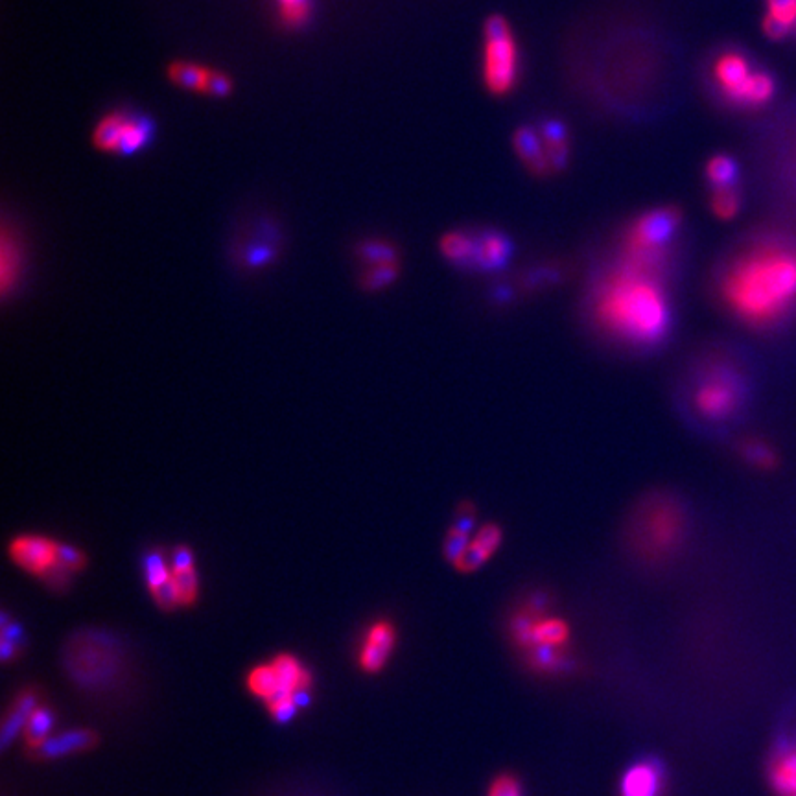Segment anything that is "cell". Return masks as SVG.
<instances>
[{"label":"cell","instance_id":"6da1fadb","mask_svg":"<svg viewBox=\"0 0 796 796\" xmlns=\"http://www.w3.org/2000/svg\"><path fill=\"white\" fill-rule=\"evenodd\" d=\"M590 310L610 338L640 349L666 340L673 321L664 275L621 258L594 284Z\"/></svg>","mask_w":796,"mask_h":796},{"label":"cell","instance_id":"7a4b0ae2","mask_svg":"<svg viewBox=\"0 0 796 796\" xmlns=\"http://www.w3.org/2000/svg\"><path fill=\"white\" fill-rule=\"evenodd\" d=\"M728 312L749 327H771L796 306V249L760 244L734 258L719 281Z\"/></svg>","mask_w":796,"mask_h":796},{"label":"cell","instance_id":"3957f363","mask_svg":"<svg viewBox=\"0 0 796 796\" xmlns=\"http://www.w3.org/2000/svg\"><path fill=\"white\" fill-rule=\"evenodd\" d=\"M634 548L649 559L677 551L686 535V511L677 498L658 494L640 505L634 516Z\"/></svg>","mask_w":796,"mask_h":796},{"label":"cell","instance_id":"277c9868","mask_svg":"<svg viewBox=\"0 0 796 796\" xmlns=\"http://www.w3.org/2000/svg\"><path fill=\"white\" fill-rule=\"evenodd\" d=\"M481 76L489 93H511L520 76V50L511 24L504 15H491L483 30Z\"/></svg>","mask_w":796,"mask_h":796},{"label":"cell","instance_id":"5b68a950","mask_svg":"<svg viewBox=\"0 0 796 796\" xmlns=\"http://www.w3.org/2000/svg\"><path fill=\"white\" fill-rule=\"evenodd\" d=\"M765 771L774 796H796V695L778 719Z\"/></svg>","mask_w":796,"mask_h":796},{"label":"cell","instance_id":"8992f818","mask_svg":"<svg viewBox=\"0 0 796 796\" xmlns=\"http://www.w3.org/2000/svg\"><path fill=\"white\" fill-rule=\"evenodd\" d=\"M152 137L148 118L129 113H109L100 118L93 129V144L96 150L113 155H131L142 150Z\"/></svg>","mask_w":796,"mask_h":796},{"label":"cell","instance_id":"52a82bcc","mask_svg":"<svg viewBox=\"0 0 796 796\" xmlns=\"http://www.w3.org/2000/svg\"><path fill=\"white\" fill-rule=\"evenodd\" d=\"M693 410L706 421L730 419L741 404V384L728 369H714L693 391Z\"/></svg>","mask_w":796,"mask_h":796},{"label":"cell","instance_id":"ba28073f","mask_svg":"<svg viewBox=\"0 0 796 796\" xmlns=\"http://www.w3.org/2000/svg\"><path fill=\"white\" fill-rule=\"evenodd\" d=\"M168 78L181 89L207 94V96L222 98L233 91V82L229 80L227 74L214 71L211 67H205L199 63L181 61V59L168 65Z\"/></svg>","mask_w":796,"mask_h":796},{"label":"cell","instance_id":"9c48e42d","mask_svg":"<svg viewBox=\"0 0 796 796\" xmlns=\"http://www.w3.org/2000/svg\"><path fill=\"white\" fill-rule=\"evenodd\" d=\"M58 546L48 537L21 535L10 542V557L24 572L45 577L58 564Z\"/></svg>","mask_w":796,"mask_h":796},{"label":"cell","instance_id":"30bf717a","mask_svg":"<svg viewBox=\"0 0 796 796\" xmlns=\"http://www.w3.org/2000/svg\"><path fill=\"white\" fill-rule=\"evenodd\" d=\"M515 255V244L511 236L496 227H485L476 231V255L474 268L478 273H498L504 270Z\"/></svg>","mask_w":796,"mask_h":796},{"label":"cell","instance_id":"8fae6325","mask_svg":"<svg viewBox=\"0 0 796 796\" xmlns=\"http://www.w3.org/2000/svg\"><path fill=\"white\" fill-rule=\"evenodd\" d=\"M712 72H714L715 83L726 100L736 106H741L743 94L747 91V85L754 74L749 59L739 52L730 50L715 59Z\"/></svg>","mask_w":796,"mask_h":796},{"label":"cell","instance_id":"7c38bea8","mask_svg":"<svg viewBox=\"0 0 796 796\" xmlns=\"http://www.w3.org/2000/svg\"><path fill=\"white\" fill-rule=\"evenodd\" d=\"M666 785V767L656 758L631 765L621 778V796H660Z\"/></svg>","mask_w":796,"mask_h":796},{"label":"cell","instance_id":"4fadbf2b","mask_svg":"<svg viewBox=\"0 0 796 796\" xmlns=\"http://www.w3.org/2000/svg\"><path fill=\"white\" fill-rule=\"evenodd\" d=\"M397 644V631L389 621H376L365 634L360 666L365 673H378L387 664V658L393 653Z\"/></svg>","mask_w":796,"mask_h":796},{"label":"cell","instance_id":"5bb4252c","mask_svg":"<svg viewBox=\"0 0 796 796\" xmlns=\"http://www.w3.org/2000/svg\"><path fill=\"white\" fill-rule=\"evenodd\" d=\"M502 540H504V531L498 524L489 522V524L481 526L470 540L465 555L461 557V561L457 562V572L472 574V572L480 570L481 566L489 561L502 546Z\"/></svg>","mask_w":796,"mask_h":796},{"label":"cell","instance_id":"9a60e30c","mask_svg":"<svg viewBox=\"0 0 796 796\" xmlns=\"http://www.w3.org/2000/svg\"><path fill=\"white\" fill-rule=\"evenodd\" d=\"M513 146L520 163L524 164L529 174L535 177H548L553 174L550 159L540 137L539 128L522 126L513 135Z\"/></svg>","mask_w":796,"mask_h":796},{"label":"cell","instance_id":"2e32d148","mask_svg":"<svg viewBox=\"0 0 796 796\" xmlns=\"http://www.w3.org/2000/svg\"><path fill=\"white\" fill-rule=\"evenodd\" d=\"M439 251L448 264L461 270H472L476 255V231L472 229L448 231L439 240Z\"/></svg>","mask_w":796,"mask_h":796},{"label":"cell","instance_id":"e0dca14e","mask_svg":"<svg viewBox=\"0 0 796 796\" xmlns=\"http://www.w3.org/2000/svg\"><path fill=\"white\" fill-rule=\"evenodd\" d=\"M540 137L550 159L551 170L561 172L570 159V139L568 129L559 118H544L539 126Z\"/></svg>","mask_w":796,"mask_h":796},{"label":"cell","instance_id":"ac0fdd59","mask_svg":"<svg viewBox=\"0 0 796 796\" xmlns=\"http://www.w3.org/2000/svg\"><path fill=\"white\" fill-rule=\"evenodd\" d=\"M37 708L36 693L32 691H24L23 695L17 697L15 706L10 710V714L6 715L4 725H2V747L6 749L12 739L17 736V732L26 726L30 715L34 714Z\"/></svg>","mask_w":796,"mask_h":796},{"label":"cell","instance_id":"d6986e66","mask_svg":"<svg viewBox=\"0 0 796 796\" xmlns=\"http://www.w3.org/2000/svg\"><path fill=\"white\" fill-rule=\"evenodd\" d=\"M704 174L708 179V185L712 190L717 188H732L738 185L739 179V166L736 159H732L730 155L719 153L714 155L704 168Z\"/></svg>","mask_w":796,"mask_h":796},{"label":"cell","instance_id":"ffe728a7","mask_svg":"<svg viewBox=\"0 0 796 796\" xmlns=\"http://www.w3.org/2000/svg\"><path fill=\"white\" fill-rule=\"evenodd\" d=\"M94 741H96V736L93 732H83V730L82 732H69L59 738H48L39 750L45 758H58V756L71 754V752L91 749Z\"/></svg>","mask_w":796,"mask_h":796},{"label":"cell","instance_id":"44dd1931","mask_svg":"<svg viewBox=\"0 0 796 796\" xmlns=\"http://www.w3.org/2000/svg\"><path fill=\"white\" fill-rule=\"evenodd\" d=\"M739 454L758 470H774L778 467V454L773 446L763 439H747L739 445Z\"/></svg>","mask_w":796,"mask_h":796},{"label":"cell","instance_id":"7402d4cb","mask_svg":"<svg viewBox=\"0 0 796 796\" xmlns=\"http://www.w3.org/2000/svg\"><path fill=\"white\" fill-rule=\"evenodd\" d=\"M774 91H776V83H774L773 76L769 72L754 71L749 85H747V91L743 94L741 106H763L773 98Z\"/></svg>","mask_w":796,"mask_h":796},{"label":"cell","instance_id":"603a6c76","mask_svg":"<svg viewBox=\"0 0 796 796\" xmlns=\"http://www.w3.org/2000/svg\"><path fill=\"white\" fill-rule=\"evenodd\" d=\"M398 275H400V262L367 266L360 277V284L365 292H380L397 281Z\"/></svg>","mask_w":796,"mask_h":796},{"label":"cell","instance_id":"cb8c5ba5","mask_svg":"<svg viewBox=\"0 0 796 796\" xmlns=\"http://www.w3.org/2000/svg\"><path fill=\"white\" fill-rule=\"evenodd\" d=\"M710 209L714 212L715 218H719L723 222L734 220L741 209V196H739L738 187L712 190Z\"/></svg>","mask_w":796,"mask_h":796},{"label":"cell","instance_id":"d4e9b609","mask_svg":"<svg viewBox=\"0 0 796 796\" xmlns=\"http://www.w3.org/2000/svg\"><path fill=\"white\" fill-rule=\"evenodd\" d=\"M279 686L281 684H279L277 671L271 664L258 666L247 677V688H249V691L255 693L260 699H264L266 703L279 691Z\"/></svg>","mask_w":796,"mask_h":796},{"label":"cell","instance_id":"484cf974","mask_svg":"<svg viewBox=\"0 0 796 796\" xmlns=\"http://www.w3.org/2000/svg\"><path fill=\"white\" fill-rule=\"evenodd\" d=\"M358 257L363 262V266H378V264H391L400 262L395 247L391 246L386 240H365L358 246Z\"/></svg>","mask_w":796,"mask_h":796},{"label":"cell","instance_id":"4316f807","mask_svg":"<svg viewBox=\"0 0 796 796\" xmlns=\"http://www.w3.org/2000/svg\"><path fill=\"white\" fill-rule=\"evenodd\" d=\"M52 726H54L52 712L47 708H36L24 726L26 743L30 745V749H41V745L48 739V732Z\"/></svg>","mask_w":796,"mask_h":796},{"label":"cell","instance_id":"83f0119b","mask_svg":"<svg viewBox=\"0 0 796 796\" xmlns=\"http://www.w3.org/2000/svg\"><path fill=\"white\" fill-rule=\"evenodd\" d=\"M570 636V629L566 621L559 618H544L537 620L533 629V645L550 644L561 647Z\"/></svg>","mask_w":796,"mask_h":796},{"label":"cell","instance_id":"f1b7e54d","mask_svg":"<svg viewBox=\"0 0 796 796\" xmlns=\"http://www.w3.org/2000/svg\"><path fill=\"white\" fill-rule=\"evenodd\" d=\"M557 645L539 644L531 647V662L535 668L548 671V673H559L572 668V664L557 651Z\"/></svg>","mask_w":796,"mask_h":796},{"label":"cell","instance_id":"f546056e","mask_svg":"<svg viewBox=\"0 0 796 796\" xmlns=\"http://www.w3.org/2000/svg\"><path fill=\"white\" fill-rule=\"evenodd\" d=\"M279 19L288 28H301L310 19L312 0H275Z\"/></svg>","mask_w":796,"mask_h":796},{"label":"cell","instance_id":"4dcf8cb0","mask_svg":"<svg viewBox=\"0 0 796 796\" xmlns=\"http://www.w3.org/2000/svg\"><path fill=\"white\" fill-rule=\"evenodd\" d=\"M174 583H176L177 596H179V605L181 607H190L196 603L198 599V574L194 568L185 570V572H176L172 574Z\"/></svg>","mask_w":796,"mask_h":796},{"label":"cell","instance_id":"1f68e13d","mask_svg":"<svg viewBox=\"0 0 796 796\" xmlns=\"http://www.w3.org/2000/svg\"><path fill=\"white\" fill-rule=\"evenodd\" d=\"M144 575H146V585L152 590L155 586L161 585L172 577V572L168 570L163 553L150 551L144 559Z\"/></svg>","mask_w":796,"mask_h":796},{"label":"cell","instance_id":"d6a6232c","mask_svg":"<svg viewBox=\"0 0 796 796\" xmlns=\"http://www.w3.org/2000/svg\"><path fill=\"white\" fill-rule=\"evenodd\" d=\"M17 268H19L17 249L15 251L10 249V238L4 233V238H2V292L4 295L10 292V284L15 279Z\"/></svg>","mask_w":796,"mask_h":796},{"label":"cell","instance_id":"836d02e7","mask_svg":"<svg viewBox=\"0 0 796 796\" xmlns=\"http://www.w3.org/2000/svg\"><path fill=\"white\" fill-rule=\"evenodd\" d=\"M150 592H152L155 603L159 605V609L172 610L176 609V607H181V605H179V596H177L174 577H170L168 581H164L161 585L155 586Z\"/></svg>","mask_w":796,"mask_h":796},{"label":"cell","instance_id":"e575fe53","mask_svg":"<svg viewBox=\"0 0 796 796\" xmlns=\"http://www.w3.org/2000/svg\"><path fill=\"white\" fill-rule=\"evenodd\" d=\"M58 562L61 566H65L71 572H78L82 570L83 566L87 564V559L82 551L69 544H59L58 546Z\"/></svg>","mask_w":796,"mask_h":796},{"label":"cell","instance_id":"d590c367","mask_svg":"<svg viewBox=\"0 0 796 796\" xmlns=\"http://www.w3.org/2000/svg\"><path fill=\"white\" fill-rule=\"evenodd\" d=\"M761 28H763V34L769 37V39H773V41H782V39H785V37L789 36V34L795 30V26H791V24H787L785 21H780L778 17H774L771 13H767V15L763 17Z\"/></svg>","mask_w":796,"mask_h":796},{"label":"cell","instance_id":"8d00e7d4","mask_svg":"<svg viewBox=\"0 0 796 796\" xmlns=\"http://www.w3.org/2000/svg\"><path fill=\"white\" fill-rule=\"evenodd\" d=\"M767 13L778 17L780 21H785V23L795 26L796 0H769Z\"/></svg>","mask_w":796,"mask_h":796},{"label":"cell","instance_id":"74e56055","mask_svg":"<svg viewBox=\"0 0 796 796\" xmlns=\"http://www.w3.org/2000/svg\"><path fill=\"white\" fill-rule=\"evenodd\" d=\"M489 796H522V787L516 778L504 774L491 785Z\"/></svg>","mask_w":796,"mask_h":796},{"label":"cell","instance_id":"f35d334b","mask_svg":"<svg viewBox=\"0 0 796 796\" xmlns=\"http://www.w3.org/2000/svg\"><path fill=\"white\" fill-rule=\"evenodd\" d=\"M268 708H270L271 715H273V719L277 721V723H290L295 714H297V706L292 701V697L290 699H282V701H277V703L268 704Z\"/></svg>","mask_w":796,"mask_h":796},{"label":"cell","instance_id":"ab89813d","mask_svg":"<svg viewBox=\"0 0 796 796\" xmlns=\"http://www.w3.org/2000/svg\"><path fill=\"white\" fill-rule=\"evenodd\" d=\"M194 568V553L187 546H179L172 557V574Z\"/></svg>","mask_w":796,"mask_h":796},{"label":"cell","instance_id":"60d3db41","mask_svg":"<svg viewBox=\"0 0 796 796\" xmlns=\"http://www.w3.org/2000/svg\"><path fill=\"white\" fill-rule=\"evenodd\" d=\"M292 701L299 710H303V708H308L310 703H312V695H310L308 690H297L292 695Z\"/></svg>","mask_w":796,"mask_h":796},{"label":"cell","instance_id":"b9f144b4","mask_svg":"<svg viewBox=\"0 0 796 796\" xmlns=\"http://www.w3.org/2000/svg\"><path fill=\"white\" fill-rule=\"evenodd\" d=\"M17 649H19V645L12 644V642H8V640H2V660L4 662H10L13 656L17 655Z\"/></svg>","mask_w":796,"mask_h":796},{"label":"cell","instance_id":"7bdbcfd3","mask_svg":"<svg viewBox=\"0 0 796 796\" xmlns=\"http://www.w3.org/2000/svg\"><path fill=\"white\" fill-rule=\"evenodd\" d=\"M795 30H796V23H795Z\"/></svg>","mask_w":796,"mask_h":796}]
</instances>
